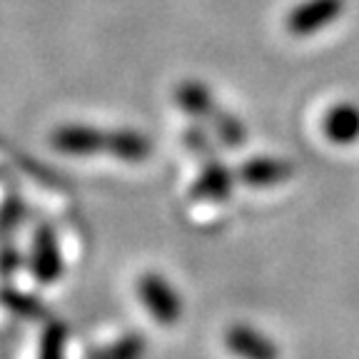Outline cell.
Listing matches in <instances>:
<instances>
[{
	"label": "cell",
	"mask_w": 359,
	"mask_h": 359,
	"mask_svg": "<svg viewBox=\"0 0 359 359\" xmlns=\"http://www.w3.org/2000/svg\"><path fill=\"white\" fill-rule=\"evenodd\" d=\"M50 145L62 155L90 157L112 155L123 163H145L152 155V140L137 130H100L93 125H62L50 135Z\"/></svg>",
	"instance_id": "cell-1"
},
{
	"label": "cell",
	"mask_w": 359,
	"mask_h": 359,
	"mask_svg": "<svg viewBox=\"0 0 359 359\" xmlns=\"http://www.w3.org/2000/svg\"><path fill=\"white\" fill-rule=\"evenodd\" d=\"M347 0H302L287 13L285 28L294 38H309L330 25H334L344 15Z\"/></svg>",
	"instance_id": "cell-2"
},
{
	"label": "cell",
	"mask_w": 359,
	"mask_h": 359,
	"mask_svg": "<svg viewBox=\"0 0 359 359\" xmlns=\"http://www.w3.org/2000/svg\"><path fill=\"white\" fill-rule=\"evenodd\" d=\"M137 294H140L145 309L152 314L157 325H175L182 314V299L177 297L175 287L157 272H145L137 280Z\"/></svg>",
	"instance_id": "cell-3"
},
{
	"label": "cell",
	"mask_w": 359,
	"mask_h": 359,
	"mask_svg": "<svg viewBox=\"0 0 359 359\" xmlns=\"http://www.w3.org/2000/svg\"><path fill=\"white\" fill-rule=\"evenodd\" d=\"M292 175H294V165H292L287 157L259 155V157H250L240 168L237 177H240V182L247 187L267 190V187L285 185Z\"/></svg>",
	"instance_id": "cell-4"
},
{
	"label": "cell",
	"mask_w": 359,
	"mask_h": 359,
	"mask_svg": "<svg viewBox=\"0 0 359 359\" xmlns=\"http://www.w3.org/2000/svg\"><path fill=\"white\" fill-rule=\"evenodd\" d=\"M232 187H235V172L222 160L212 157L205 163L190 195L197 202H224L232 195Z\"/></svg>",
	"instance_id": "cell-5"
},
{
	"label": "cell",
	"mask_w": 359,
	"mask_h": 359,
	"mask_svg": "<svg viewBox=\"0 0 359 359\" xmlns=\"http://www.w3.org/2000/svg\"><path fill=\"white\" fill-rule=\"evenodd\" d=\"M227 347L232 354L242 359H277L280 357V349L277 344L269 339L267 334H262L255 327L247 325H235L227 330Z\"/></svg>",
	"instance_id": "cell-6"
},
{
	"label": "cell",
	"mask_w": 359,
	"mask_h": 359,
	"mask_svg": "<svg viewBox=\"0 0 359 359\" xmlns=\"http://www.w3.org/2000/svg\"><path fill=\"white\" fill-rule=\"evenodd\" d=\"M327 140L334 145H354L359 142V105L354 102H337L327 110L322 123Z\"/></svg>",
	"instance_id": "cell-7"
},
{
	"label": "cell",
	"mask_w": 359,
	"mask_h": 359,
	"mask_svg": "<svg viewBox=\"0 0 359 359\" xmlns=\"http://www.w3.org/2000/svg\"><path fill=\"white\" fill-rule=\"evenodd\" d=\"M175 102H177L190 118L205 120V123H210V118L217 112L212 93L208 90V85L197 83V80H182V83L175 88Z\"/></svg>",
	"instance_id": "cell-8"
},
{
	"label": "cell",
	"mask_w": 359,
	"mask_h": 359,
	"mask_svg": "<svg viewBox=\"0 0 359 359\" xmlns=\"http://www.w3.org/2000/svg\"><path fill=\"white\" fill-rule=\"evenodd\" d=\"M35 269L45 282L60 272V252H57V242L48 227L38 232V245H35Z\"/></svg>",
	"instance_id": "cell-9"
},
{
	"label": "cell",
	"mask_w": 359,
	"mask_h": 359,
	"mask_svg": "<svg viewBox=\"0 0 359 359\" xmlns=\"http://www.w3.org/2000/svg\"><path fill=\"white\" fill-rule=\"evenodd\" d=\"M208 125L212 128L215 137H217L224 147H242V145H245L247 130H245V125H242V120L235 118L232 112L217 107V112L210 118Z\"/></svg>",
	"instance_id": "cell-10"
},
{
	"label": "cell",
	"mask_w": 359,
	"mask_h": 359,
	"mask_svg": "<svg viewBox=\"0 0 359 359\" xmlns=\"http://www.w3.org/2000/svg\"><path fill=\"white\" fill-rule=\"evenodd\" d=\"M185 145H187V150H192L197 157H200V160H205V163L215 157L212 140H208V135L202 133V130H197V128H190L185 133Z\"/></svg>",
	"instance_id": "cell-11"
},
{
	"label": "cell",
	"mask_w": 359,
	"mask_h": 359,
	"mask_svg": "<svg viewBox=\"0 0 359 359\" xmlns=\"http://www.w3.org/2000/svg\"><path fill=\"white\" fill-rule=\"evenodd\" d=\"M142 349H145L142 337L140 339H137V337H125L123 342H118L107 352V359H137V357H142Z\"/></svg>",
	"instance_id": "cell-12"
}]
</instances>
